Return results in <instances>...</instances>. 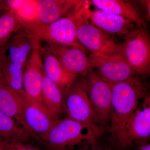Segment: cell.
I'll return each mask as SVG.
<instances>
[{
	"label": "cell",
	"mask_w": 150,
	"mask_h": 150,
	"mask_svg": "<svg viewBox=\"0 0 150 150\" xmlns=\"http://www.w3.org/2000/svg\"><path fill=\"white\" fill-rule=\"evenodd\" d=\"M80 6L69 15L76 23L77 37L81 45L87 51L93 53L106 55L121 53V44L114 36L104 32L86 19L79 10Z\"/></svg>",
	"instance_id": "4"
},
{
	"label": "cell",
	"mask_w": 150,
	"mask_h": 150,
	"mask_svg": "<svg viewBox=\"0 0 150 150\" xmlns=\"http://www.w3.org/2000/svg\"><path fill=\"white\" fill-rule=\"evenodd\" d=\"M142 3H143V5L144 6V7L145 9V10L146 11L147 18L148 19H149L150 16V1H142Z\"/></svg>",
	"instance_id": "28"
},
{
	"label": "cell",
	"mask_w": 150,
	"mask_h": 150,
	"mask_svg": "<svg viewBox=\"0 0 150 150\" xmlns=\"http://www.w3.org/2000/svg\"><path fill=\"white\" fill-rule=\"evenodd\" d=\"M21 28L20 22L13 11L0 16V48L6 45L11 37Z\"/></svg>",
	"instance_id": "22"
},
{
	"label": "cell",
	"mask_w": 150,
	"mask_h": 150,
	"mask_svg": "<svg viewBox=\"0 0 150 150\" xmlns=\"http://www.w3.org/2000/svg\"><path fill=\"white\" fill-rule=\"evenodd\" d=\"M6 142L0 139V150H4L6 147Z\"/></svg>",
	"instance_id": "29"
},
{
	"label": "cell",
	"mask_w": 150,
	"mask_h": 150,
	"mask_svg": "<svg viewBox=\"0 0 150 150\" xmlns=\"http://www.w3.org/2000/svg\"><path fill=\"white\" fill-rule=\"evenodd\" d=\"M150 137V96L149 95L129 117L120 133L112 138L118 150H129L135 142L149 141Z\"/></svg>",
	"instance_id": "8"
},
{
	"label": "cell",
	"mask_w": 150,
	"mask_h": 150,
	"mask_svg": "<svg viewBox=\"0 0 150 150\" xmlns=\"http://www.w3.org/2000/svg\"><path fill=\"white\" fill-rule=\"evenodd\" d=\"M67 117L88 127L100 137L107 132L97 121L84 86L83 79L76 80L64 96Z\"/></svg>",
	"instance_id": "5"
},
{
	"label": "cell",
	"mask_w": 150,
	"mask_h": 150,
	"mask_svg": "<svg viewBox=\"0 0 150 150\" xmlns=\"http://www.w3.org/2000/svg\"><path fill=\"white\" fill-rule=\"evenodd\" d=\"M22 29L32 39L35 47L40 46L43 41L46 43L73 46L87 52L78 40L76 23L69 15L50 24L38 23Z\"/></svg>",
	"instance_id": "3"
},
{
	"label": "cell",
	"mask_w": 150,
	"mask_h": 150,
	"mask_svg": "<svg viewBox=\"0 0 150 150\" xmlns=\"http://www.w3.org/2000/svg\"><path fill=\"white\" fill-rule=\"evenodd\" d=\"M83 1L36 0L38 16L40 23L48 24L66 16Z\"/></svg>",
	"instance_id": "15"
},
{
	"label": "cell",
	"mask_w": 150,
	"mask_h": 150,
	"mask_svg": "<svg viewBox=\"0 0 150 150\" xmlns=\"http://www.w3.org/2000/svg\"><path fill=\"white\" fill-rule=\"evenodd\" d=\"M89 1H84L79 10L84 17L104 32L125 37L134 30L135 24L129 20L98 8L91 9Z\"/></svg>",
	"instance_id": "11"
},
{
	"label": "cell",
	"mask_w": 150,
	"mask_h": 150,
	"mask_svg": "<svg viewBox=\"0 0 150 150\" xmlns=\"http://www.w3.org/2000/svg\"><path fill=\"white\" fill-rule=\"evenodd\" d=\"M45 76L56 84L64 96L77 79L78 76L67 70L55 56L41 46L38 47Z\"/></svg>",
	"instance_id": "14"
},
{
	"label": "cell",
	"mask_w": 150,
	"mask_h": 150,
	"mask_svg": "<svg viewBox=\"0 0 150 150\" xmlns=\"http://www.w3.org/2000/svg\"><path fill=\"white\" fill-rule=\"evenodd\" d=\"M121 53L137 76H146L150 71V39L145 26L134 29L124 37Z\"/></svg>",
	"instance_id": "6"
},
{
	"label": "cell",
	"mask_w": 150,
	"mask_h": 150,
	"mask_svg": "<svg viewBox=\"0 0 150 150\" xmlns=\"http://www.w3.org/2000/svg\"><path fill=\"white\" fill-rule=\"evenodd\" d=\"M100 137L87 126L67 116L56 120L40 143L46 150H85Z\"/></svg>",
	"instance_id": "2"
},
{
	"label": "cell",
	"mask_w": 150,
	"mask_h": 150,
	"mask_svg": "<svg viewBox=\"0 0 150 150\" xmlns=\"http://www.w3.org/2000/svg\"><path fill=\"white\" fill-rule=\"evenodd\" d=\"M42 103L54 120L62 118L66 113L64 96L59 87L45 76L42 83Z\"/></svg>",
	"instance_id": "16"
},
{
	"label": "cell",
	"mask_w": 150,
	"mask_h": 150,
	"mask_svg": "<svg viewBox=\"0 0 150 150\" xmlns=\"http://www.w3.org/2000/svg\"><path fill=\"white\" fill-rule=\"evenodd\" d=\"M89 2L96 8L129 20L139 27L144 26L139 12L129 2L121 0H92Z\"/></svg>",
	"instance_id": "18"
},
{
	"label": "cell",
	"mask_w": 150,
	"mask_h": 150,
	"mask_svg": "<svg viewBox=\"0 0 150 150\" xmlns=\"http://www.w3.org/2000/svg\"><path fill=\"white\" fill-rule=\"evenodd\" d=\"M32 138L16 121L0 111V139L6 143L29 144Z\"/></svg>",
	"instance_id": "20"
},
{
	"label": "cell",
	"mask_w": 150,
	"mask_h": 150,
	"mask_svg": "<svg viewBox=\"0 0 150 150\" xmlns=\"http://www.w3.org/2000/svg\"><path fill=\"white\" fill-rule=\"evenodd\" d=\"M88 58L93 69L110 84L126 81L137 76L121 53L103 55L91 53Z\"/></svg>",
	"instance_id": "9"
},
{
	"label": "cell",
	"mask_w": 150,
	"mask_h": 150,
	"mask_svg": "<svg viewBox=\"0 0 150 150\" xmlns=\"http://www.w3.org/2000/svg\"><path fill=\"white\" fill-rule=\"evenodd\" d=\"M6 146L12 150H41L29 144L7 143Z\"/></svg>",
	"instance_id": "25"
},
{
	"label": "cell",
	"mask_w": 150,
	"mask_h": 150,
	"mask_svg": "<svg viewBox=\"0 0 150 150\" xmlns=\"http://www.w3.org/2000/svg\"><path fill=\"white\" fill-rule=\"evenodd\" d=\"M82 79L97 121L107 131L111 115V84L93 70Z\"/></svg>",
	"instance_id": "7"
},
{
	"label": "cell",
	"mask_w": 150,
	"mask_h": 150,
	"mask_svg": "<svg viewBox=\"0 0 150 150\" xmlns=\"http://www.w3.org/2000/svg\"><path fill=\"white\" fill-rule=\"evenodd\" d=\"M56 121L43 103L30 100L25 96L22 126L33 138L41 142Z\"/></svg>",
	"instance_id": "10"
},
{
	"label": "cell",
	"mask_w": 150,
	"mask_h": 150,
	"mask_svg": "<svg viewBox=\"0 0 150 150\" xmlns=\"http://www.w3.org/2000/svg\"><path fill=\"white\" fill-rule=\"evenodd\" d=\"M24 66L11 62L6 55L0 67L1 81L11 89L24 94L23 79Z\"/></svg>",
	"instance_id": "21"
},
{
	"label": "cell",
	"mask_w": 150,
	"mask_h": 150,
	"mask_svg": "<svg viewBox=\"0 0 150 150\" xmlns=\"http://www.w3.org/2000/svg\"><path fill=\"white\" fill-rule=\"evenodd\" d=\"M111 85V115L107 132L115 137L139 107L140 101L149 95L146 85L140 76Z\"/></svg>",
	"instance_id": "1"
},
{
	"label": "cell",
	"mask_w": 150,
	"mask_h": 150,
	"mask_svg": "<svg viewBox=\"0 0 150 150\" xmlns=\"http://www.w3.org/2000/svg\"><path fill=\"white\" fill-rule=\"evenodd\" d=\"M4 150H11V149H9L6 146V147H5V149Z\"/></svg>",
	"instance_id": "30"
},
{
	"label": "cell",
	"mask_w": 150,
	"mask_h": 150,
	"mask_svg": "<svg viewBox=\"0 0 150 150\" xmlns=\"http://www.w3.org/2000/svg\"><path fill=\"white\" fill-rule=\"evenodd\" d=\"M130 149L133 150H150L149 141H141L135 142L133 144L132 147Z\"/></svg>",
	"instance_id": "26"
},
{
	"label": "cell",
	"mask_w": 150,
	"mask_h": 150,
	"mask_svg": "<svg viewBox=\"0 0 150 150\" xmlns=\"http://www.w3.org/2000/svg\"><path fill=\"white\" fill-rule=\"evenodd\" d=\"M43 47L67 70L77 76H85L93 69L86 52L80 48L50 43H46Z\"/></svg>",
	"instance_id": "12"
},
{
	"label": "cell",
	"mask_w": 150,
	"mask_h": 150,
	"mask_svg": "<svg viewBox=\"0 0 150 150\" xmlns=\"http://www.w3.org/2000/svg\"><path fill=\"white\" fill-rule=\"evenodd\" d=\"M7 51V45L3 46V47L0 48V67H1V64L4 58L5 57L6 55ZM1 81V73H0V82Z\"/></svg>",
	"instance_id": "27"
},
{
	"label": "cell",
	"mask_w": 150,
	"mask_h": 150,
	"mask_svg": "<svg viewBox=\"0 0 150 150\" xmlns=\"http://www.w3.org/2000/svg\"><path fill=\"white\" fill-rule=\"evenodd\" d=\"M85 150H118L110 134L108 132L97 139L92 145Z\"/></svg>",
	"instance_id": "24"
},
{
	"label": "cell",
	"mask_w": 150,
	"mask_h": 150,
	"mask_svg": "<svg viewBox=\"0 0 150 150\" xmlns=\"http://www.w3.org/2000/svg\"><path fill=\"white\" fill-rule=\"evenodd\" d=\"M25 96L0 82V111L22 125V111ZM24 129V128H23Z\"/></svg>",
	"instance_id": "17"
},
{
	"label": "cell",
	"mask_w": 150,
	"mask_h": 150,
	"mask_svg": "<svg viewBox=\"0 0 150 150\" xmlns=\"http://www.w3.org/2000/svg\"><path fill=\"white\" fill-rule=\"evenodd\" d=\"M13 12L20 22L21 28L39 23L36 0H24L21 6Z\"/></svg>",
	"instance_id": "23"
},
{
	"label": "cell",
	"mask_w": 150,
	"mask_h": 150,
	"mask_svg": "<svg viewBox=\"0 0 150 150\" xmlns=\"http://www.w3.org/2000/svg\"><path fill=\"white\" fill-rule=\"evenodd\" d=\"M6 45L8 59L23 66L25 64L30 52L34 48L32 39L21 28L11 37Z\"/></svg>",
	"instance_id": "19"
},
{
	"label": "cell",
	"mask_w": 150,
	"mask_h": 150,
	"mask_svg": "<svg viewBox=\"0 0 150 150\" xmlns=\"http://www.w3.org/2000/svg\"><path fill=\"white\" fill-rule=\"evenodd\" d=\"M43 63L38 48L30 52L24 67L23 88L24 94L30 100L42 103Z\"/></svg>",
	"instance_id": "13"
}]
</instances>
